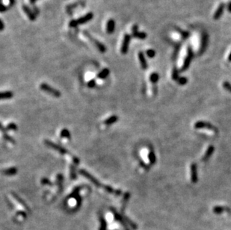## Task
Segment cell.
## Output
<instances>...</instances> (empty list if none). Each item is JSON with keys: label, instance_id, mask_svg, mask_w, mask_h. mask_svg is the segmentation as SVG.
Masks as SVG:
<instances>
[{"label": "cell", "instance_id": "1", "mask_svg": "<svg viewBox=\"0 0 231 230\" xmlns=\"http://www.w3.org/2000/svg\"><path fill=\"white\" fill-rule=\"evenodd\" d=\"M93 17V14L91 12H89L87 13V14H85V16L79 18L77 19H73V20H71V21L69 23V26L72 28H75L76 26L79 25H82V24H85L87 22H89L90 20H91Z\"/></svg>", "mask_w": 231, "mask_h": 230}, {"label": "cell", "instance_id": "2", "mask_svg": "<svg viewBox=\"0 0 231 230\" xmlns=\"http://www.w3.org/2000/svg\"><path fill=\"white\" fill-rule=\"evenodd\" d=\"M193 58H194V52H193L192 48L191 46H188V47H187V56L185 58L183 66L180 69V72H184L188 70Z\"/></svg>", "mask_w": 231, "mask_h": 230}, {"label": "cell", "instance_id": "3", "mask_svg": "<svg viewBox=\"0 0 231 230\" xmlns=\"http://www.w3.org/2000/svg\"><path fill=\"white\" fill-rule=\"evenodd\" d=\"M44 143L47 147H49V148H52V149H53L54 150L57 151L58 153H59L60 154H61V155H70V153H69L65 148L61 147V146L58 145L56 143H53V142H52V141H49V140H45Z\"/></svg>", "mask_w": 231, "mask_h": 230}, {"label": "cell", "instance_id": "4", "mask_svg": "<svg viewBox=\"0 0 231 230\" xmlns=\"http://www.w3.org/2000/svg\"><path fill=\"white\" fill-rule=\"evenodd\" d=\"M194 128L197 129H206L211 130V131H214L218 133V130L217 128L215 126H213L212 124H211L209 122H206V121H198L194 123Z\"/></svg>", "mask_w": 231, "mask_h": 230}, {"label": "cell", "instance_id": "5", "mask_svg": "<svg viewBox=\"0 0 231 230\" xmlns=\"http://www.w3.org/2000/svg\"><path fill=\"white\" fill-rule=\"evenodd\" d=\"M84 35H85L86 37H87V38L89 39L90 41L93 43V45L97 47V49H98L99 52H101V53H104V52H105V51H106V47H105V46L103 44V43H102L99 42V41L96 40L95 38H93L91 35H90L89 33L87 32V31H84Z\"/></svg>", "mask_w": 231, "mask_h": 230}, {"label": "cell", "instance_id": "6", "mask_svg": "<svg viewBox=\"0 0 231 230\" xmlns=\"http://www.w3.org/2000/svg\"><path fill=\"white\" fill-rule=\"evenodd\" d=\"M40 88H41V90H42V91H45L46 93L52 95V96H53V97H61V95L60 91H58V90L56 89H55V88L51 87L50 85H47V84L46 83L41 84V85H40Z\"/></svg>", "mask_w": 231, "mask_h": 230}, {"label": "cell", "instance_id": "7", "mask_svg": "<svg viewBox=\"0 0 231 230\" xmlns=\"http://www.w3.org/2000/svg\"><path fill=\"white\" fill-rule=\"evenodd\" d=\"M79 173L82 176H83L84 177H85L86 179H87L89 180L90 182H91L95 186H97V187H98V188H103L104 185H103V184L100 183V182H99V181H98V180H97V179L94 177V176H93L91 174H90L89 173L87 172L86 170H79Z\"/></svg>", "mask_w": 231, "mask_h": 230}, {"label": "cell", "instance_id": "8", "mask_svg": "<svg viewBox=\"0 0 231 230\" xmlns=\"http://www.w3.org/2000/svg\"><path fill=\"white\" fill-rule=\"evenodd\" d=\"M130 41H131V35H129V34H126L124 35V37L121 48H120V52H121L122 54H126L128 52Z\"/></svg>", "mask_w": 231, "mask_h": 230}, {"label": "cell", "instance_id": "9", "mask_svg": "<svg viewBox=\"0 0 231 230\" xmlns=\"http://www.w3.org/2000/svg\"><path fill=\"white\" fill-rule=\"evenodd\" d=\"M208 35L206 31L201 33V39H200V53L202 54L204 51L206 50L208 44Z\"/></svg>", "mask_w": 231, "mask_h": 230}, {"label": "cell", "instance_id": "10", "mask_svg": "<svg viewBox=\"0 0 231 230\" xmlns=\"http://www.w3.org/2000/svg\"><path fill=\"white\" fill-rule=\"evenodd\" d=\"M191 180L192 183L195 184L198 181V165L195 163H192L191 165Z\"/></svg>", "mask_w": 231, "mask_h": 230}, {"label": "cell", "instance_id": "11", "mask_svg": "<svg viewBox=\"0 0 231 230\" xmlns=\"http://www.w3.org/2000/svg\"><path fill=\"white\" fill-rule=\"evenodd\" d=\"M226 8V5L224 3H221V4L218 5V7L217 10L216 11V12L214 13L213 15V19L217 20V19H220L222 17V14L224 13V8Z\"/></svg>", "mask_w": 231, "mask_h": 230}, {"label": "cell", "instance_id": "12", "mask_svg": "<svg viewBox=\"0 0 231 230\" xmlns=\"http://www.w3.org/2000/svg\"><path fill=\"white\" fill-rule=\"evenodd\" d=\"M214 151H215V147H214V146L210 145V147H208L207 149H206V153H205L204 155L203 156L202 161H204V162L207 161L210 159V157L212 156V154H213Z\"/></svg>", "mask_w": 231, "mask_h": 230}, {"label": "cell", "instance_id": "13", "mask_svg": "<svg viewBox=\"0 0 231 230\" xmlns=\"http://www.w3.org/2000/svg\"><path fill=\"white\" fill-rule=\"evenodd\" d=\"M23 11H25V14H26V15L28 16L29 19L31 21H35V19H36V14L31 11V8H29V7H28L27 5H23Z\"/></svg>", "mask_w": 231, "mask_h": 230}, {"label": "cell", "instance_id": "14", "mask_svg": "<svg viewBox=\"0 0 231 230\" xmlns=\"http://www.w3.org/2000/svg\"><path fill=\"white\" fill-rule=\"evenodd\" d=\"M0 131L2 132L3 137H4L5 140L9 141L10 143H15V141H14V138H13L12 137H11V136L8 135V134H7V130H6V129L4 127V126H2V124L1 123H0Z\"/></svg>", "mask_w": 231, "mask_h": 230}, {"label": "cell", "instance_id": "15", "mask_svg": "<svg viewBox=\"0 0 231 230\" xmlns=\"http://www.w3.org/2000/svg\"><path fill=\"white\" fill-rule=\"evenodd\" d=\"M138 60L140 61V64L141 67L143 70H147L148 68V63H147V60H146L145 56L143 52H138Z\"/></svg>", "mask_w": 231, "mask_h": 230}, {"label": "cell", "instance_id": "16", "mask_svg": "<svg viewBox=\"0 0 231 230\" xmlns=\"http://www.w3.org/2000/svg\"><path fill=\"white\" fill-rule=\"evenodd\" d=\"M115 29V22L113 19H110L106 24V31L108 34H113Z\"/></svg>", "mask_w": 231, "mask_h": 230}, {"label": "cell", "instance_id": "17", "mask_svg": "<svg viewBox=\"0 0 231 230\" xmlns=\"http://www.w3.org/2000/svg\"><path fill=\"white\" fill-rule=\"evenodd\" d=\"M18 170L17 167H10V168L8 169H5V170H2L1 171L2 174L3 175H5V176H14L15 174L17 173Z\"/></svg>", "mask_w": 231, "mask_h": 230}, {"label": "cell", "instance_id": "18", "mask_svg": "<svg viewBox=\"0 0 231 230\" xmlns=\"http://www.w3.org/2000/svg\"><path fill=\"white\" fill-rule=\"evenodd\" d=\"M14 96V93L12 91H4V92H0V100L2 99H11Z\"/></svg>", "mask_w": 231, "mask_h": 230}, {"label": "cell", "instance_id": "19", "mask_svg": "<svg viewBox=\"0 0 231 230\" xmlns=\"http://www.w3.org/2000/svg\"><path fill=\"white\" fill-rule=\"evenodd\" d=\"M132 37H136L139 40H145L147 38V34L144 31H135L132 32Z\"/></svg>", "mask_w": 231, "mask_h": 230}, {"label": "cell", "instance_id": "20", "mask_svg": "<svg viewBox=\"0 0 231 230\" xmlns=\"http://www.w3.org/2000/svg\"><path fill=\"white\" fill-rule=\"evenodd\" d=\"M109 75V70L108 68H105L103 70L99 72L98 75H97V78L99 79H104L106 77H108Z\"/></svg>", "mask_w": 231, "mask_h": 230}, {"label": "cell", "instance_id": "21", "mask_svg": "<svg viewBox=\"0 0 231 230\" xmlns=\"http://www.w3.org/2000/svg\"><path fill=\"white\" fill-rule=\"evenodd\" d=\"M118 120V117L116 116V115H113V116H111L110 117L106 119L104 121V124L107 125V126H109V125H111L113 123H115Z\"/></svg>", "mask_w": 231, "mask_h": 230}, {"label": "cell", "instance_id": "22", "mask_svg": "<svg viewBox=\"0 0 231 230\" xmlns=\"http://www.w3.org/2000/svg\"><path fill=\"white\" fill-rule=\"evenodd\" d=\"M230 211V209H228V208H225V207H223V206H216L214 207L213 209H212V211H213V212L215 213V214H218V215H219V214H222V213H223L224 211Z\"/></svg>", "mask_w": 231, "mask_h": 230}, {"label": "cell", "instance_id": "23", "mask_svg": "<svg viewBox=\"0 0 231 230\" xmlns=\"http://www.w3.org/2000/svg\"><path fill=\"white\" fill-rule=\"evenodd\" d=\"M159 79V74H158V73H156V72L155 73H152L150 74V81H151L154 85H156V84L157 83Z\"/></svg>", "mask_w": 231, "mask_h": 230}, {"label": "cell", "instance_id": "24", "mask_svg": "<svg viewBox=\"0 0 231 230\" xmlns=\"http://www.w3.org/2000/svg\"><path fill=\"white\" fill-rule=\"evenodd\" d=\"M60 136L61 137H63V138H67V139L71 138V134H70V131L67 129H64L61 131Z\"/></svg>", "mask_w": 231, "mask_h": 230}, {"label": "cell", "instance_id": "25", "mask_svg": "<svg viewBox=\"0 0 231 230\" xmlns=\"http://www.w3.org/2000/svg\"><path fill=\"white\" fill-rule=\"evenodd\" d=\"M175 29H176L177 32H178L179 34L181 35V37H183V39H187L188 37H189V35H190V34H189L188 31H183V30H182V29H180V28L176 27L175 28Z\"/></svg>", "mask_w": 231, "mask_h": 230}, {"label": "cell", "instance_id": "26", "mask_svg": "<svg viewBox=\"0 0 231 230\" xmlns=\"http://www.w3.org/2000/svg\"><path fill=\"white\" fill-rule=\"evenodd\" d=\"M148 160H149L150 164H154L156 162V156L155 153H154L153 151H150V152L148 153Z\"/></svg>", "mask_w": 231, "mask_h": 230}, {"label": "cell", "instance_id": "27", "mask_svg": "<svg viewBox=\"0 0 231 230\" xmlns=\"http://www.w3.org/2000/svg\"><path fill=\"white\" fill-rule=\"evenodd\" d=\"M11 193H12V196H13V197H14V199H15L16 200H17V201L18 202V203H19L20 204H21V205H23V206L25 207V208L26 209H28L27 205H26V204L25 203V202H24L23 200V199H22L21 198H20V197H19V196L17 195V194H16V193H14V192H11Z\"/></svg>", "mask_w": 231, "mask_h": 230}, {"label": "cell", "instance_id": "28", "mask_svg": "<svg viewBox=\"0 0 231 230\" xmlns=\"http://www.w3.org/2000/svg\"><path fill=\"white\" fill-rule=\"evenodd\" d=\"M179 73H180V71H179L178 70H177V67H174V70L173 71H172V75H171V77H172V79H173L174 81H177V79H179Z\"/></svg>", "mask_w": 231, "mask_h": 230}, {"label": "cell", "instance_id": "29", "mask_svg": "<svg viewBox=\"0 0 231 230\" xmlns=\"http://www.w3.org/2000/svg\"><path fill=\"white\" fill-rule=\"evenodd\" d=\"M176 81L179 85H185L188 83V79L186 77H179V79Z\"/></svg>", "mask_w": 231, "mask_h": 230}, {"label": "cell", "instance_id": "30", "mask_svg": "<svg viewBox=\"0 0 231 230\" xmlns=\"http://www.w3.org/2000/svg\"><path fill=\"white\" fill-rule=\"evenodd\" d=\"M6 130L8 131V130H12V131H17V130L18 129L17 128V126L16 125L15 123H9L8 125V126H6Z\"/></svg>", "mask_w": 231, "mask_h": 230}, {"label": "cell", "instance_id": "31", "mask_svg": "<svg viewBox=\"0 0 231 230\" xmlns=\"http://www.w3.org/2000/svg\"><path fill=\"white\" fill-rule=\"evenodd\" d=\"M63 180H64V177H63L62 174H58L57 175V184L58 185V186H60L61 189L62 188V183H63Z\"/></svg>", "mask_w": 231, "mask_h": 230}, {"label": "cell", "instance_id": "32", "mask_svg": "<svg viewBox=\"0 0 231 230\" xmlns=\"http://www.w3.org/2000/svg\"><path fill=\"white\" fill-rule=\"evenodd\" d=\"M80 190H81V187H76V188H74L73 191L72 193H71V194L70 195V197H75V198H76V197L79 195Z\"/></svg>", "mask_w": 231, "mask_h": 230}, {"label": "cell", "instance_id": "33", "mask_svg": "<svg viewBox=\"0 0 231 230\" xmlns=\"http://www.w3.org/2000/svg\"><path fill=\"white\" fill-rule=\"evenodd\" d=\"M70 178L72 179H76L77 176H76L75 167H74L73 165H70Z\"/></svg>", "mask_w": 231, "mask_h": 230}, {"label": "cell", "instance_id": "34", "mask_svg": "<svg viewBox=\"0 0 231 230\" xmlns=\"http://www.w3.org/2000/svg\"><path fill=\"white\" fill-rule=\"evenodd\" d=\"M146 55L147 56L150 58H153L155 57L156 55V51L152 49H148L147 52H146Z\"/></svg>", "mask_w": 231, "mask_h": 230}, {"label": "cell", "instance_id": "35", "mask_svg": "<svg viewBox=\"0 0 231 230\" xmlns=\"http://www.w3.org/2000/svg\"><path fill=\"white\" fill-rule=\"evenodd\" d=\"M180 43H177L176 47H175V50L173 54V59L175 60L177 57V55H178L179 52H180Z\"/></svg>", "mask_w": 231, "mask_h": 230}, {"label": "cell", "instance_id": "36", "mask_svg": "<svg viewBox=\"0 0 231 230\" xmlns=\"http://www.w3.org/2000/svg\"><path fill=\"white\" fill-rule=\"evenodd\" d=\"M223 87L226 91H229L230 93H231V84L228 81H224L223 83Z\"/></svg>", "mask_w": 231, "mask_h": 230}, {"label": "cell", "instance_id": "37", "mask_svg": "<svg viewBox=\"0 0 231 230\" xmlns=\"http://www.w3.org/2000/svg\"><path fill=\"white\" fill-rule=\"evenodd\" d=\"M130 193H129V192H126V193H124V200H123V201H124V203H123V205H124V206H125L124 205H126V202L128 201L129 199H130Z\"/></svg>", "mask_w": 231, "mask_h": 230}, {"label": "cell", "instance_id": "38", "mask_svg": "<svg viewBox=\"0 0 231 230\" xmlns=\"http://www.w3.org/2000/svg\"><path fill=\"white\" fill-rule=\"evenodd\" d=\"M8 10V6L5 5L2 2H0V12L1 13H4V12L7 11Z\"/></svg>", "mask_w": 231, "mask_h": 230}, {"label": "cell", "instance_id": "39", "mask_svg": "<svg viewBox=\"0 0 231 230\" xmlns=\"http://www.w3.org/2000/svg\"><path fill=\"white\" fill-rule=\"evenodd\" d=\"M41 183L42 184V185H53V183L47 178L42 179L41 180Z\"/></svg>", "mask_w": 231, "mask_h": 230}, {"label": "cell", "instance_id": "40", "mask_svg": "<svg viewBox=\"0 0 231 230\" xmlns=\"http://www.w3.org/2000/svg\"><path fill=\"white\" fill-rule=\"evenodd\" d=\"M95 85H96L95 79H91V81H88V83H87V86H88L90 88H93V87H95Z\"/></svg>", "mask_w": 231, "mask_h": 230}, {"label": "cell", "instance_id": "41", "mask_svg": "<svg viewBox=\"0 0 231 230\" xmlns=\"http://www.w3.org/2000/svg\"><path fill=\"white\" fill-rule=\"evenodd\" d=\"M72 160H73V162L75 164H77L78 165V164H79V159H78V158H76V157L73 156Z\"/></svg>", "mask_w": 231, "mask_h": 230}, {"label": "cell", "instance_id": "42", "mask_svg": "<svg viewBox=\"0 0 231 230\" xmlns=\"http://www.w3.org/2000/svg\"><path fill=\"white\" fill-rule=\"evenodd\" d=\"M226 8H227V11L229 12V13H231V1L226 5Z\"/></svg>", "mask_w": 231, "mask_h": 230}, {"label": "cell", "instance_id": "43", "mask_svg": "<svg viewBox=\"0 0 231 230\" xmlns=\"http://www.w3.org/2000/svg\"><path fill=\"white\" fill-rule=\"evenodd\" d=\"M4 29H5L4 23L2 22V19H0V31H2V30H4Z\"/></svg>", "mask_w": 231, "mask_h": 230}, {"label": "cell", "instance_id": "44", "mask_svg": "<svg viewBox=\"0 0 231 230\" xmlns=\"http://www.w3.org/2000/svg\"><path fill=\"white\" fill-rule=\"evenodd\" d=\"M15 4V0H9V6H13Z\"/></svg>", "mask_w": 231, "mask_h": 230}, {"label": "cell", "instance_id": "45", "mask_svg": "<svg viewBox=\"0 0 231 230\" xmlns=\"http://www.w3.org/2000/svg\"><path fill=\"white\" fill-rule=\"evenodd\" d=\"M30 1V2H31V4H34L35 2H36L37 1V0H29Z\"/></svg>", "mask_w": 231, "mask_h": 230}, {"label": "cell", "instance_id": "46", "mask_svg": "<svg viewBox=\"0 0 231 230\" xmlns=\"http://www.w3.org/2000/svg\"><path fill=\"white\" fill-rule=\"evenodd\" d=\"M228 61H231V53L230 54L229 57H228Z\"/></svg>", "mask_w": 231, "mask_h": 230}, {"label": "cell", "instance_id": "47", "mask_svg": "<svg viewBox=\"0 0 231 230\" xmlns=\"http://www.w3.org/2000/svg\"><path fill=\"white\" fill-rule=\"evenodd\" d=\"M2 2V0H0V2Z\"/></svg>", "mask_w": 231, "mask_h": 230}]
</instances>
